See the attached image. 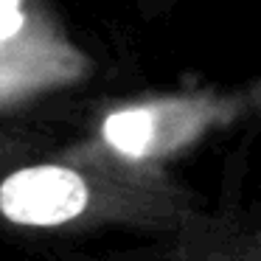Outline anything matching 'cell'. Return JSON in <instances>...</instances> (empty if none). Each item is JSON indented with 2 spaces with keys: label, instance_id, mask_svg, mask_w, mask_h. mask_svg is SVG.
Listing matches in <instances>:
<instances>
[{
  "label": "cell",
  "instance_id": "obj_1",
  "mask_svg": "<svg viewBox=\"0 0 261 261\" xmlns=\"http://www.w3.org/2000/svg\"><path fill=\"white\" fill-rule=\"evenodd\" d=\"M0 219L40 230L138 225L191 233L202 216L163 171L132 169L90 143L0 166Z\"/></svg>",
  "mask_w": 261,
  "mask_h": 261
},
{
  "label": "cell",
  "instance_id": "obj_3",
  "mask_svg": "<svg viewBox=\"0 0 261 261\" xmlns=\"http://www.w3.org/2000/svg\"><path fill=\"white\" fill-rule=\"evenodd\" d=\"M23 29V0H0V48H6Z\"/></svg>",
  "mask_w": 261,
  "mask_h": 261
},
{
  "label": "cell",
  "instance_id": "obj_2",
  "mask_svg": "<svg viewBox=\"0 0 261 261\" xmlns=\"http://www.w3.org/2000/svg\"><path fill=\"white\" fill-rule=\"evenodd\" d=\"M253 98L208 90L129 101L104 113L87 143L132 169L163 171L169 160L194 149L214 129L233 124L244 101Z\"/></svg>",
  "mask_w": 261,
  "mask_h": 261
}]
</instances>
